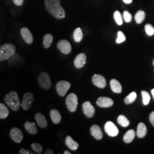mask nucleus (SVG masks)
Wrapping results in <instances>:
<instances>
[{
  "mask_svg": "<svg viewBox=\"0 0 154 154\" xmlns=\"http://www.w3.org/2000/svg\"><path fill=\"white\" fill-rule=\"evenodd\" d=\"M45 5L50 14L56 18L63 19L66 16V12L61 6L60 0H45Z\"/></svg>",
  "mask_w": 154,
  "mask_h": 154,
  "instance_id": "1",
  "label": "nucleus"
},
{
  "mask_svg": "<svg viewBox=\"0 0 154 154\" xmlns=\"http://www.w3.org/2000/svg\"><path fill=\"white\" fill-rule=\"evenodd\" d=\"M4 101L6 104L14 111L19 110L21 105L19 96L16 91H11L7 94L4 97Z\"/></svg>",
  "mask_w": 154,
  "mask_h": 154,
  "instance_id": "2",
  "label": "nucleus"
},
{
  "mask_svg": "<svg viewBox=\"0 0 154 154\" xmlns=\"http://www.w3.org/2000/svg\"><path fill=\"white\" fill-rule=\"evenodd\" d=\"M16 48L13 44L8 43L0 48V61H6L10 59L16 53Z\"/></svg>",
  "mask_w": 154,
  "mask_h": 154,
  "instance_id": "3",
  "label": "nucleus"
},
{
  "mask_svg": "<svg viewBox=\"0 0 154 154\" xmlns=\"http://www.w3.org/2000/svg\"><path fill=\"white\" fill-rule=\"evenodd\" d=\"M39 86L45 90H49L51 86V81L49 75L45 72H41L38 78Z\"/></svg>",
  "mask_w": 154,
  "mask_h": 154,
  "instance_id": "4",
  "label": "nucleus"
},
{
  "mask_svg": "<svg viewBox=\"0 0 154 154\" xmlns=\"http://www.w3.org/2000/svg\"><path fill=\"white\" fill-rule=\"evenodd\" d=\"M66 105L69 111L74 112L77 109L78 97L75 94L71 93L68 95L66 99Z\"/></svg>",
  "mask_w": 154,
  "mask_h": 154,
  "instance_id": "5",
  "label": "nucleus"
},
{
  "mask_svg": "<svg viewBox=\"0 0 154 154\" xmlns=\"http://www.w3.org/2000/svg\"><path fill=\"white\" fill-rule=\"evenodd\" d=\"M71 87L70 83L66 81H59L56 85V91L61 97H64Z\"/></svg>",
  "mask_w": 154,
  "mask_h": 154,
  "instance_id": "6",
  "label": "nucleus"
},
{
  "mask_svg": "<svg viewBox=\"0 0 154 154\" xmlns=\"http://www.w3.org/2000/svg\"><path fill=\"white\" fill-rule=\"evenodd\" d=\"M34 100V96L33 93L28 92L25 94L22 99L21 106L25 111L29 110L32 107V105Z\"/></svg>",
  "mask_w": 154,
  "mask_h": 154,
  "instance_id": "7",
  "label": "nucleus"
},
{
  "mask_svg": "<svg viewBox=\"0 0 154 154\" xmlns=\"http://www.w3.org/2000/svg\"><path fill=\"white\" fill-rule=\"evenodd\" d=\"M10 137L15 143H21L23 140V135L21 130L17 127L12 128L10 131Z\"/></svg>",
  "mask_w": 154,
  "mask_h": 154,
  "instance_id": "8",
  "label": "nucleus"
},
{
  "mask_svg": "<svg viewBox=\"0 0 154 154\" xmlns=\"http://www.w3.org/2000/svg\"><path fill=\"white\" fill-rule=\"evenodd\" d=\"M57 48L65 54H69L72 51V45L66 39L60 41L57 44Z\"/></svg>",
  "mask_w": 154,
  "mask_h": 154,
  "instance_id": "9",
  "label": "nucleus"
},
{
  "mask_svg": "<svg viewBox=\"0 0 154 154\" xmlns=\"http://www.w3.org/2000/svg\"><path fill=\"white\" fill-rule=\"evenodd\" d=\"M105 130L106 132L112 137H115L119 134V130L113 122H107L105 125Z\"/></svg>",
  "mask_w": 154,
  "mask_h": 154,
  "instance_id": "10",
  "label": "nucleus"
},
{
  "mask_svg": "<svg viewBox=\"0 0 154 154\" xmlns=\"http://www.w3.org/2000/svg\"><path fill=\"white\" fill-rule=\"evenodd\" d=\"M20 33L22 38L26 44L30 45L33 43L34 41L33 34L28 28L26 27L21 28Z\"/></svg>",
  "mask_w": 154,
  "mask_h": 154,
  "instance_id": "11",
  "label": "nucleus"
},
{
  "mask_svg": "<svg viewBox=\"0 0 154 154\" xmlns=\"http://www.w3.org/2000/svg\"><path fill=\"white\" fill-rule=\"evenodd\" d=\"M83 111L88 118L93 117L95 114V108L89 101H86L82 105Z\"/></svg>",
  "mask_w": 154,
  "mask_h": 154,
  "instance_id": "12",
  "label": "nucleus"
},
{
  "mask_svg": "<svg viewBox=\"0 0 154 154\" xmlns=\"http://www.w3.org/2000/svg\"><path fill=\"white\" fill-rule=\"evenodd\" d=\"M92 82L95 86L99 88H105L106 86V80L105 77L99 74H95L92 78Z\"/></svg>",
  "mask_w": 154,
  "mask_h": 154,
  "instance_id": "13",
  "label": "nucleus"
},
{
  "mask_svg": "<svg viewBox=\"0 0 154 154\" xmlns=\"http://www.w3.org/2000/svg\"><path fill=\"white\" fill-rule=\"evenodd\" d=\"M86 55L84 53H80L76 56L74 61V64L75 67L77 69H81L85 66L86 62Z\"/></svg>",
  "mask_w": 154,
  "mask_h": 154,
  "instance_id": "14",
  "label": "nucleus"
},
{
  "mask_svg": "<svg viewBox=\"0 0 154 154\" xmlns=\"http://www.w3.org/2000/svg\"><path fill=\"white\" fill-rule=\"evenodd\" d=\"M114 104V101L112 99L108 97H99L97 100V105L100 107H110Z\"/></svg>",
  "mask_w": 154,
  "mask_h": 154,
  "instance_id": "15",
  "label": "nucleus"
},
{
  "mask_svg": "<svg viewBox=\"0 0 154 154\" xmlns=\"http://www.w3.org/2000/svg\"><path fill=\"white\" fill-rule=\"evenodd\" d=\"M35 120L39 127H40L41 128H45L48 126L47 120L42 114L39 113V112L37 113L35 115Z\"/></svg>",
  "mask_w": 154,
  "mask_h": 154,
  "instance_id": "16",
  "label": "nucleus"
},
{
  "mask_svg": "<svg viewBox=\"0 0 154 154\" xmlns=\"http://www.w3.org/2000/svg\"><path fill=\"white\" fill-rule=\"evenodd\" d=\"M90 132L94 138H95L97 140H100L103 138V134L102 132L101 128L98 125H94L91 127Z\"/></svg>",
  "mask_w": 154,
  "mask_h": 154,
  "instance_id": "17",
  "label": "nucleus"
},
{
  "mask_svg": "<svg viewBox=\"0 0 154 154\" xmlns=\"http://www.w3.org/2000/svg\"><path fill=\"white\" fill-rule=\"evenodd\" d=\"M147 133V128L145 124L142 122L139 123L137 127V135L139 138H143L146 137Z\"/></svg>",
  "mask_w": 154,
  "mask_h": 154,
  "instance_id": "18",
  "label": "nucleus"
},
{
  "mask_svg": "<svg viewBox=\"0 0 154 154\" xmlns=\"http://www.w3.org/2000/svg\"><path fill=\"white\" fill-rule=\"evenodd\" d=\"M110 87L112 91L115 93H121L122 90L121 84L116 79H112L110 81Z\"/></svg>",
  "mask_w": 154,
  "mask_h": 154,
  "instance_id": "19",
  "label": "nucleus"
},
{
  "mask_svg": "<svg viewBox=\"0 0 154 154\" xmlns=\"http://www.w3.org/2000/svg\"><path fill=\"white\" fill-rule=\"evenodd\" d=\"M50 116L52 121L55 125L58 124L61 122L62 116H61V114L58 110H55V109L51 110L50 112Z\"/></svg>",
  "mask_w": 154,
  "mask_h": 154,
  "instance_id": "20",
  "label": "nucleus"
},
{
  "mask_svg": "<svg viewBox=\"0 0 154 154\" xmlns=\"http://www.w3.org/2000/svg\"><path fill=\"white\" fill-rule=\"evenodd\" d=\"M24 127L25 130L30 134L35 135L38 132L36 125L34 122H26L24 124Z\"/></svg>",
  "mask_w": 154,
  "mask_h": 154,
  "instance_id": "21",
  "label": "nucleus"
},
{
  "mask_svg": "<svg viewBox=\"0 0 154 154\" xmlns=\"http://www.w3.org/2000/svg\"><path fill=\"white\" fill-rule=\"evenodd\" d=\"M65 143H66V146L68 147V148H69L72 151L76 150L79 147L78 143H77V142L74 141L72 139V138L70 136H67L66 137Z\"/></svg>",
  "mask_w": 154,
  "mask_h": 154,
  "instance_id": "22",
  "label": "nucleus"
},
{
  "mask_svg": "<svg viewBox=\"0 0 154 154\" xmlns=\"http://www.w3.org/2000/svg\"><path fill=\"white\" fill-rule=\"evenodd\" d=\"M135 132L134 130H130L125 134L123 137V140L125 143H130L132 142L135 137Z\"/></svg>",
  "mask_w": 154,
  "mask_h": 154,
  "instance_id": "23",
  "label": "nucleus"
},
{
  "mask_svg": "<svg viewBox=\"0 0 154 154\" xmlns=\"http://www.w3.org/2000/svg\"><path fill=\"white\" fill-rule=\"evenodd\" d=\"M53 41V36L51 34H46L44 35V40H43V44L45 49L49 48L51 45Z\"/></svg>",
  "mask_w": 154,
  "mask_h": 154,
  "instance_id": "24",
  "label": "nucleus"
},
{
  "mask_svg": "<svg viewBox=\"0 0 154 154\" xmlns=\"http://www.w3.org/2000/svg\"><path fill=\"white\" fill-rule=\"evenodd\" d=\"M83 37L82 30L80 28H77L75 29L73 33V38L76 42H79L82 41Z\"/></svg>",
  "mask_w": 154,
  "mask_h": 154,
  "instance_id": "25",
  "label": "nucleus"
},
{
  "mask_svg": "<svg viewBox=\"0 0 154 154\" xmlns=\"http://www.w3.org/2000/svg\"><path fill=\"white\" fill-rule=\"evenodd\" d=\"M9 114V111L6 105L0 103V119H6Z\"/></svg>",
  "mask_w": 154,
  "mask_h": 154,
  "instance_id": "26",
  "label": "nucleus"
},
{
  "mask_svg": "<svg viewBox=\"0 0 154 154\" xmlns=\"http://www.w3.org/2000/svg\"><path fill=\"white\" fill-rule=\"evenodd\" d=\"M135 22L138 24H140L144 21L146 18V13L143 11H139L135 15Z\"/></svg>",
  "mask_w": 154,
  "mask_h": 154,
  "instance_id": "27",
  "label": "nucleus"
},
{
  "mask_svg": "<svg viewBox=\"0 0 154 154\" xmlns=\"http://www.w3.org/2000/svg\"><path fill=\"white\" fill-rule=\"evenodd\" d=\"M137 94L136 93V92L133 91L127 96L124 100V102L126 105L131 104L135 101V100L137 99Z\"/></svg>",
  "mask_w": 154,
  "mask_h": 154,
  "instance_id": "28",
  "label": "nucleus"
},
{
  "mask_svg": "<svg viewBox=\"0 0 154 154\" xmlns=\"http://www.w3.org/2000/svg\"><path fill=\"white\" fill-rule=\"evenodd\" d=\"M117 121L120 125H121L122 126L125 127L128 126L130 125L129 120L125 116H123V115H120L118 117Z\"/></svg>",
  "mask_w": 154,
  "mask_h": 154,
  "instance_id": "29",
  "label": "nucleus"
},
{
  "mask_svg": "<svg viewBox=\"0 0 154 154\" xmlns=\"http://www.w3.org/2000/svg\"><path fill=\"white\" fill-rule=\"evenodd\" d=\"M31 147L33 151L37 154H42L43 152L42 146L38 143H33L31 144Z\"/></svg>",
  "mask_w": 154,
  "mask_h": 154,
  "instance_id": "30",
  "label": "nucleus"
},
{
  "mask_svg": "<svg viewBox=\"0 0 154 154\" xmlns=\"http://www.w3.org/2000/svg\"><path fill=\"white\" fill-rule=\"evenodd\" d=\"M141 94L142 96V99H143V103L144 106H147L149 104L151 97L148 92L146 91H141Z\"/></svg>",
  "mask_w": 154,
  "mask_h": 154,
  "instance_id": "31",
  "label": "nucleus"
},
{
  "mask_svg": "<svg viewBox=\"0 0 154 154\" xmlns=\"http://www.w3.org/2000/svg\"><path fill=\"white\" fill-rule=\"evenodd\" d=\"M114 17L116 23L118 25H122L123 24V18L120 11H115L114 13Z\"/></svg>",
  "mask_w": 154,
  "mask_h": 154,
  "instance_id": "32",
  "label": "nucleus"
},
{
  "mask_svg": "<svg viewBox=\"0 0 154 154\" xmlns=\"http://www.w3.org/2000/svg\"><path fill=\"white\" fill-rule=\"evenodd\" d=\"M145 31L146 33L149 36H152L154 34V26L149 23H147L145 25Z\"/></svg>",
  "mask_w": 154,
  "mask_h": 154,
  "instance_id": "33",
  "label": "nucleus"
},
{
  "mask_svg": "<svg viewBox=\"0 0 154 154\" xmlns=\"http://www.w3.org/2000/svg\"><path fill=\"white\" fill-rule=\"evenodd\" d=\"M126 41V37L121 31H119L118 32V37L116 39V42L117 44H121Z\"/></svg>",
  "mask_w": 154,
  "mask_h": 154,
  "instance_id": "34",
  "label": "nucleus"
},
{
  "mask_svg": "<svg viewBox=\"0 0 154 154\" xmlns=\"http://www.w3.org/2000/svg\"><path fill=\"white\" fill-rule=\"evenodd\" d=\"M123 17L124 21L126 22H130L132 21V15L130 14L128 11H124L123 14Z\"/></svg>",
  "mask_w": 154,
  "mask_h": 154,
  "instance_id": "35",
  "label": "nucleus"
},
{
  "mask_svg": "<svg viewBox=\"0 0 154 154\" xmlns=\"http://www.w3.org/2000/svg\"><path fill=\"white\" fill-rule=\"evenodd\" d=\"M19 154H33L34 153L32 152L30 150H29V149H25L23 148H22L19 151Z\"/></svg>",
  "mask_w": 154,
  "mask_h": 154,
  "instance_id": "36",
  "label": "nucleus"
},
{
  "mask_svg": "<svg viewBox=\"0 0 154 154\" xmlns=\"http://www.w3.org/2000/svg\"><path fill=\"white\" fill-rule=\"evenodd\" d=\"M149 119L150 123H151V125H152L154 127V111H152V112L149 114Z\"/></svg>",
  "mask_w": 154,
  "mask_h": 154,
  "instance_id": "37",
  "label": "nucleus"
},
{
  "mask_svg": "<svg viewBox=\"0 0 154 154\" xmlns=\"http://www.w3.org/2000/svg\"><path fill=\"white\" fill-rule=\"evenodd\" d=\"M14 4L17 6H21L23 4V0H13Z\"/></svg>",
  "mask_w": 154,
  "mask_h": 154,
  "instance_id": "38",
  "label": "nucleus"
},
{
  "mask_svg": "<svg viewBox=\"0 0 154 154\" xmlns=\"http://www.w3.org/2000/svg\"><path fill=\"white\" fill-rule=\"evenodd\" d=\"M54 154V152L52 149H48L45 151V154Z\"/></svg>",
  "mask_w": 154,
  "mask_h": 154,
  "instance_id": "39",
  "label": "nucleus"
},
{
  "mask_svg": "<svg viewBox=\"0 0 154 154\" xmlns=\"http://www.w3.org/2000/svg\"><path fill=\"white\" fill-rule=\"evenodd\" d=\"M123 1L126 4H130L132 2V0H123Z\"/></svg>",
  "mask_w": 154,
  "mask_h": 154,
  "instance_id": "40",
  "label": "nucleus"
},
{
  "mask_svg": "<svg viewBox=\"0 0 154 154\" xmlns=\"http://www.w3.org/2000/svg\"><path fill=\"white\" fill-rule=\"evenodd\" d=\"M63 154H71V152H69V151H64V152H63Z\"/></svg>",
  "mask_w": 154,
  "mask_h": 154,
  "instance_id": "41",
  "label": "nucleus"
},
{
  "mask_svg": "<svg viewBox=\"0 0 154 154\" xmlns=\"http://www.w3.org/2000/svg\"><path fill=\"white\" fill-rule=\"evenodd\" d=\"M151 93H152V96H153V97H154V88H153V89H152V90H151Z\"/></svg>",
  "mask_w": 154,
  "mask_h": 154,
  "instance_id": "42",
  "label": "nucleus"
},
{
  "mask_svg": "<svg viewBox=\"0 0 154 154\" xmlns=\"http://www.w3.org/2000/svg\"><path fill=\"white\" fill-rule=\"evenodd\" d=\"M152 65H153V66H154V59L153 60V61H152Z\"/></svg>",
  "mask_w": 154,
  "mask_h": 154,
  "instance_id": "43",
  "label": "nucleus"
}]
</instances>
